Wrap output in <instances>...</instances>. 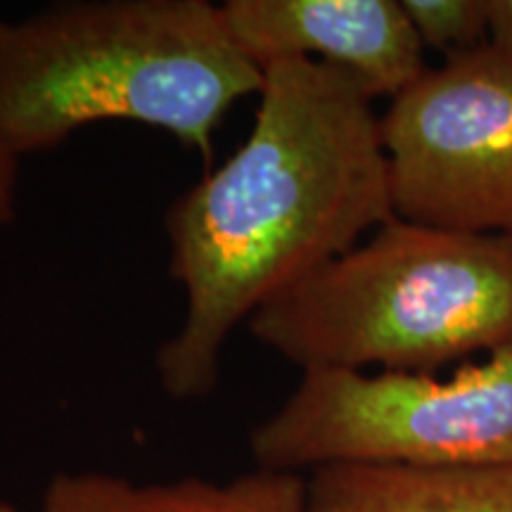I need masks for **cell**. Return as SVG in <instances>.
<instances>
[{
	"instance_id": "ba28073f",
	"label": "cell",
	"mask_w": 512,
	"mask_h": 512,
	"mask_svg": "<svg viewBox=\"0 0 512 512\" xmlns=\"http://www.w3.org/2000/svg\"><path fill=\"white\" fill-rule=\"evenodd\" d=\"M43 512H313L309 479L297 472L256 470L209 482L138 484L107 472H62L43 494Z\"/></svg>"
},
{
	"instance_id": "52a82bcc",
	"label": "cell",
	"mask_w": 512,
	"mask_h": 512,
	"mask_svg": "<svg viewBox=\"0 0 512 512\" xmlns=\"http://www.w3.org/2000/svg\"><path fill=\"white\" fill-rule=\"evenodd\" d=\"M309 501L313 512H512V463L328 465L311 472Z\"/></svg>"
},
{
	"instance_id": "6da1fadb",
	"label": "cell",
	"mask_w": 512,
	"mask_h": 512,
	"mask_svg": "<svg viewBox=\"0 0 512 512\" xmlns=\"http://www.w3.org/2000/svg\"><path fill=\"white\" fill-rule=\"evenodd\" d=\"M373 102L332 64H268L245 143L166 211L185 290L181 328L155 358L171 399L214 392L240 323L394 219Z\"/></svg>"
},
{
	"instance_id": "7a4b0ae2",
	"label": "cell",
	"mask_w": 512,
	"mask_h": 512,
	"mask_svg": "<svg viewBox=\"0 0 512 512\" xmlns=\"http://www.w3.org/2000/svg\"><path fill=\"white\" fill-rule=\"evenodd\" d=\"M264 72L209 0H72L0 19V143L22 159L100 121H136L211 155Z\"/></svg>"
},
{
	"instance_id": "8992f818",
	"label": "cell",
	"mask_w": 512,
	"mask_h": 512,
	"mask_svg": "<svg viewBox=\"0 0 512 512\" xmlns=\"http://www.w3.org/2000/svg\"><path fill=\"white\" fill-rule=\"evenodd\" d=\"M221 15L261 72L306 57L356 76L373 98L392 100L427 69L401 0H226Z\"/></svg>"
},
{
	"instance_id": "9c48e42d",
	"label": "cell",
	"mask_w": 512,
	"mask_h": 512,
	"mask_svg": "<svg viewBox=\"0 0 512 512\" xmlns=\"http://www.w3.org/2000/svg\"><path fill=\"white\" fill-rule=\"evenodd\" d=\"M422 48L444 57L489 43L486 0H401Z\"/></svg>"
},
{
	"instance_id": "30bf717a",
	"label": "cell",
	"mask_w": 512,
	"mask_h": 512,
	"mask_svg": "<svg viewBox=\"0 0 512 512\" xmlns=\"http://www.w3.org/2000/svg\"><path fill=\"white\" fill-rule=\"evenodd\" d=\"M17 183L19 157L0 143V226H10L17 219Z\"/></svg>"
},
{
	"instance_id": "3957f363",
	"label": "cell",
	"mask_w": 512,
	"mask_h": 512,
	"mask_svg": "<svg viewBox=\"0 0 512 512\" xmlns=\"http://www.w3.org/2000/svg\"><path fill=\"white\" fill-rule=\"evenodd\" d=\"M304 370L434 373L512 342V238L387 221L249 318Z\"/></svg>"
},
{
	"instance_id": "5b68a950",
	"label": "cell",
	"mask_w": 512,
	"mask_h": 512,
	"mask_svg": "<svg viewBox=\"0 0 512 512\" xmlns=\"http://www.w3.org/2000/svg\"><path fill=\"white\" fill-rule=\"evenodd\" d=\"M396 219L512 238V57H444L380 114Z\"/></svg>"
},
{
	"instance_id": "8fae6325",
	"label": "cell",
	"mask_w": 512,
	"mask_h": 512,
	"mask_svg": "<svg viewBox=\"0 0 512 512\" xmlns=\"http://www.w3.org/2000/svg\"><path fill=\"white\" fill-rule=\"evenodd\" d=\"M489 3V43L512 57V0H486Z\"/></svg>"
},
{
	"instance_id": "277c9868",
	"label": "cell",
	"mask_w": 512,
	"mask_h": 512,
	"mask_svg": "<svg viewBox=\"0 0 512 512\" xmlns=\"http://www.w3.org/2000/svg\"><path fill=\"white\" fill-rule=\"evenodd\" d=\"M256 467L512 463V342L441 380L432 373L304 370L249 434Z\"/></svg>"
},
{
	"instance_id": "7c38bea8",
	"label": "cell",
	"mask_w": 512,
	"mask_h": 512,
	"mask_svg": "<svg viewBox=\"0 0 512 512\" xmlns=\"http://www.w3.org/2000/svg\"><path fill=\"white\" fill-rule=\"evenodd\" d=\"M0 512H19L15 505L12 503H5V501H0Z\"/></svg>"
}]
</instances>
